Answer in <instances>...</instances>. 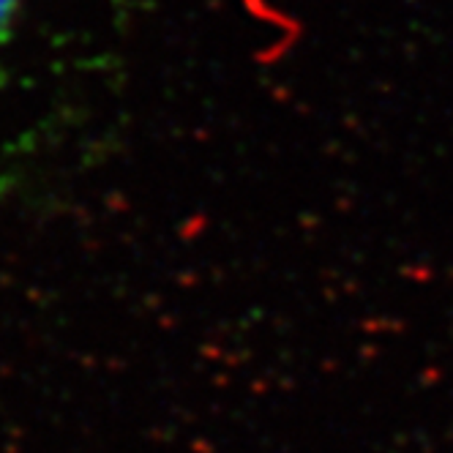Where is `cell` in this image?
Instances as JSON below:
<instances>
[{"instance_id":"6da1fadb","label":"cell","mask_w":453,"mask_h":453,"mask_svg":"<svg viewBox=\"0 0 453 453\" xmlns=\"http://www.w3.org/2000/svg\"><path fill=\"white\" fill-rule=\"evenodd\" d=\"M19 0H0V72H4V50L12 39Z\"/></svg>"}]
</instances>
